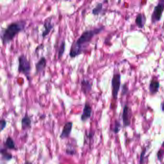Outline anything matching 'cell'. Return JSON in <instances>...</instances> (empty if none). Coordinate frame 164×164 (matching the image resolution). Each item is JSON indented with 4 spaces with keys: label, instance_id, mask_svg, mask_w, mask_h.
Wrapping results in <instances>:
<instances>
[{
    "label": "cell",
    "instance_id": "1",
    "mask_svg": "<svg viewBox=\"0 0 164 164\" xmlns=\"http://www.w3.org/2000/svg\"><path fill=\"white\" fill-rule=\"evenodd\" d=\"M24 28L25 23L23 22H15L10 24L1 34V39L3 45L5 46L9 43Z\"/></svg>",
    "mask_w": 164,
    "mask_h": 164
},
{
    "label": "cell",
    "instance_id": "2",
    "mask_svg": "<svg viewBox=\"0 0 164 164\" xmlns=\"http://www.w3.org/2000/svg\"><path fill=\"white\" fill-rule=\"evenodd\" d=\"M104 27L99 28L86 30L82 33L80 37L76 41H74L77 46L80 47L85 50V45L88 44L95 36L100 34L103 30Z\"/></svg>",
    "mask_w": 164,
    "mask_h": 164
},
{
    "label": "cell",
    "instance_id": "3",
    "mask_svg": "<svg viewBox=\"0 0 164 164\" xmlns=\"http://www.w3.org/2000/svg\"><path fill=\"white\" fill-rule=\"evenodd\" d=\"M18 72L24 75L29 82L30 81V72H31V64L28 60L27 56L24 54H22L18 57Z\"/></svg>",
    "mask_w": 164,
    "mask_h": 164
},
{
    "label": "cell",
    "instance_id": "4",
    "mask_svg": "<svg viewBox=\"0 0 164 164\" xmlns=\"http://www.w3.org/2000/svg\"><path fill=\"white\" fill-rule=\"evenodd\" d=\"M164 11V0H159L158 3L153 9V12L151 15L152 23H156L161 19Z\"/></svg>",
    "mask_w": 164,
    "mask_h": 164
},
{
    "label": "cell",
    "instance_id": "5",
    "mask_svg": "<svg viewBox=\"0 0 164 164\" xmlns=\"http://www.w3.org/2000/svg\"><path fill=\"white\" fill-rule=\"evenodd\" d=\"M121 75L119 73H115L112 79L113 98L117 100L120 87Z\"/></svg>",
    "mask_w": 164,
    "mask_h": 164
},
{
    "label": "cell",
    "instance_id": "6",
    "mask_svg": "<svg viewBox=\"0 0 164 164\" xmlns=\"http://www.w3.org/2000/svg\"><path fill=\"white\" fill-rule=\"evenodd\" d=\"M92 107L88 102H86L83 109L82 113L81 116V120L83 122L86 121L90 119L92 114Z\"/></svg>",
    "mask_w": 164,
    "mask_h": 164
},
{
    "label": "cell",
    "instance_id": "7",
    "mask_svg": "<svg viewBox=\"0 0 164 164\" xmlns=\"http://www.w3.org/2000/svg\"><path fill=\"white\" fill-rule=\"evenodd\" d=\"M92 86L89 80L83 79L80 82V90L85 96H87L92 89Z\"/></svg>",
    "mask_w": 164,
    "mask_h": 164
},
{
    "label": "cell",
    "instance_id": "8",
    "mask_svg": "<svg viewBox=\"0 0 164 164\" xmlns=\"http://www.w3.org/2000/svg\"><path fill=\"white\" fill-rule=\"evenodd\" d=\"M47 65V60L46 58L42 56L35 64L36 75L41 73L44 70Z\"/></svg>",
    "mask_w": 164,
    "mask_h": 164
},
{
    "label": "cell",
    "instance_id": "9",
    "mask_svg": "<svg viewBox=\"0 0 164 164\" xmlns=\"http://www.w3.org/2000/svg\"><path fill=\"white\" fill-rule=\"evenodd\" d=\"M130 109L128 106L125 105L122 114V119L124 127H127L130 125Z\"/></svg>",
    "mask_w": 164,
    "mask_h": 164
},
{
    "label": "cell",
    "instance_id": "10",
    "mask_svg": "<svg viewBox=\"0 0 164 164\" xmlns=\"http://www.w3.org/2000/svg\"><path fill=\"white\" fill-rule=\"evenodd\" d=\"M73 127V122L68 121L65 123L62 132L61 133L60 137L62 139L66 138L69 136L70 134Z\"/></svg>",
    "mask_w": 164,
    "mask_h": 164
},
{
    "label": "cell",
    "instance_id": "11",
    "mask_svg": "<svg viewBox=\"0 0 164 164\" xmlns=\"http://www.w3.org/2000/svg\"><path fill=\"white\" fill-rule=\"evenodd\" d=\"M53 26L52 24L51 19H47L45 21L44 24V30L42 32V37L44 38L47 36L49 35L51 31L53 29Z\"/></svg>",
    "mask_w": 164,
    "mask_h": 164
},
{
    "label": "cell",
    "instance_id": "12",
    "mask_svg": "<svg viewBox=\"0 0 164 164\" xmlns=\"http://www.w3.org/2000/svg\"><path fill=\"white\" fill-rule=\"evenodd\" d=\"M146 21V16L144 14H139L135 19L136 24H137L138 27L140 29L144 28V26L145 25V23Z\"/></svg>",
    "mask_w": 164,
    "mask_h": 164
},
{
    "label": "cell",
    "instance_id": "13",
    "mask_svg": "<svg viewBox=\"0 0 164 164\" xmlns=\"http://www.w3.org/2000/svg\"><path fill=\"white\" fill-rule=\"evenodd\" d=\"M159 87H160V84L156 80H152L149 85V91L152 95H155L158 92Z\"/></svg>",
    "mask_w": 164,
    "mask_h": 164
},
{
    "label": "cell",
    "instance_id": "14",
    "mask_svg": "<svg viewBox=\"0 0 164 164\" xmlns=\"http://www.w3.org/2000/svg\"><path fill=\"white\" fill-rule=\"evenodd\" d=\"M31 124V118L29 116L27 112H26L24 116L21 119V126L23 130L28 129L30 127Z\"/></svg>",
    "mask_w": 164,
    "mask_h": 164
},
{
    "label": "cell",
    "instance_id": "15",
    "mask_svg": "<svg viewBox=\"0 0 164 164\" xmlns=\"http://www.w3.org/2000/svg\"><path fill=\"white\" fill-rule=\"evenodd\" d=\"M65 41H63L61 42V44L60 45L59 47L58 48V59L60 60L61 58H62L64 55L65 52Z\"/></svg>",
    "mask_w": 164,
    "mask_h": 164
},
{
    "label": "cell",
    "instance_id": "16",
    "mask_svg": "<svg viewBox=\"0 0 164 164\" xmlns=\"http://www.w3.org/2000/svg\"><path fill=\"white\" fill-rule=\"evenodd\" d=\"M5 144H6V146L8 149H15V142H14V141L11 137H8L6 139Z\"/></svg>",
    "mask_w": 164,
    "mask_h": 164
},
{
    "label": "cell",
    "instance_id": "17",
    "mask_svg": "<svg viewBox=\"0 0 164 164\" xmlns=\"http://www.w3.org/2000/svg\"><path fill=\"white\" fill-rule=\"evenodd\" d=\"M103 8V4L101 3H99L97 5L95 8L92 10V14L94 15H98L102 11Z\"/></svg>",
    "mask_w": 164,
    "mask_h": 164
},
{
    "label": "cell",
    "instance_id": "18",
    "mask_svg": "<svg viewBox=\"0 0 164 164\" xmlns=\"http://www.w3.org/2000/svg\"><path fill=\"white\" fill-rule=\"evenodd\" d=\"M1 154L5 160H9L12 158V155L8 153L5 149H1Z\"/></svg>",
    "mask_w": 164,
    "mask_h": 164
},
{
    "label": "cell",
    "instance_id": "19",
    "mask_svg": "<svg viewBox=\"0 0 164 164\" xmlns=\"http://www.w3.org/2000/svg\"><path fill=\"white\" fill-rule=\"evenodd\" d=\"M120 124L118 121H115V126H114L113 131L114 133H117L119 132L120 130Z\"/></svg>",
    "mask_w": 164,
    "mask_h": 164
},
{
    "label": "cell",
    "instance_id": "20",
    "mask_svg": "<svg viewBox=\"0 0 164 164\" xmlns=\"http://www.w3.org/2000/svg\"><path fill=\"white\" fill-rule=\"evenodd\" d=\"M7 122L6 119H1L0 121V127H1V131H3L6 126Z\"/></svg>",
    "mask_w": 164,
    "mask_h": 164
},
{
    "label": "cell",
    "instance_id": "21",
    "mask_svg": "<svg viewBox=\"0 0 164 164\" xmlns=\"http://www.w3.org/2000/svg\"><path fill=\"white\" fill-rule=\"evenodd\" d=\"M163 155H164V151L162 149H160L159 150L157 154V158L160 161H161V160L163 159Z\"/></svg>",
    "mask_w": 164,
    "mask_h": 164
},
{
    "label": "cell",
    "instance_id": "22",
    "mask_svg": "<svg viewBox=\"0 0 164 164\" xmlns=\"http://www.w3.org/2000/svg\"><path fill=\"white\" fill-rule=\"evenodd\" d=\"M127 92H128V87H127L126 84H124L123 86H122V95L123 96L126 95Z\"/></svg>",
    "mask_w": 164,
    "mask_h": 164
},
{
    "label": "cell",
    "instance_id": "23",
    "mask_svg": "<svg viewBox=\"0 0 164 164\" xmlns=\"http://www.w3.org/2000/svg\"><path fill=\"white\" fill-rule=\"evenodd\" d=\"M146 153V149H144V150L141 152V155L140 156V163L141 164H142L144 163V155Z\"/></svg>",
    "mask_w": 164,
    "mask_h": 164
},
{
    "label": "cell",
    "instance_id": "24",
    "mask_svg": "<svg viewBox=\"0 0 164 164\" xmlns=\"http://www.w3.org/2000/svg\"><path fill=\"white\" fill-rule=\"evenodd\" d=\"M161 109L162 111H163V112H164V101L163 102V103H162Z\"/></svg>",
    "mask_w": 164,
    "mask_h": 164
},
{
    "label": "cell",
    "instance_id": "25",
    "mask_svg": "<svg viewBox=\"0 0 164 164\" xmlns=\"http://www.w3.org/2000/svg\"><path fill=\"white\" fill-rule=\"evenodd\" d=\"M32 164L31 163H30V162H27L25 164Z\"/></svg>",
    "mask_w": 164,
    "mask_h": 164
},
{
    "label": "cell",
    "instance_id": "26",
    "mask_svg": "<svg viewBox=\"0 0 164 164\" xmlns=\"http://www.w3.org/2000/svg\"><path fill=\"white\" fill-rule=\"evenodd\" d=\"M162 147H164V142H163V144H162Z\"/></svg>",
    "mask_w": 164,
    "mask_h": 164
}]
</instances>
